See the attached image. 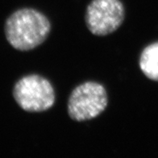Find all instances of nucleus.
Segmentation results:
<instances>
[{
  "instance_id": "obj_3",
  "label": "nucleus",
  "mask_w": 158,
  "mask_h": 158,
  "mask_svg": "<svg viewBox=\"0 0 158 158\" xmlns=\"http://www.w3.org/2000/svg\"><path fill=\"white\" fill-rule=\"evenodd\" d=\"M108 98L101 84L87 81L73 89L68 101V113L73 120H89L103 112L107 106Z\"/></svg>"
},
{
  "instance_id": "obj_5",
  "label": "nucleus",
  "mask_w": 158,
  "mask_h": 158,
  "mask_svg": "<svg viewBox=\"0 0 158 158\" xmlns=\"http://www.w3.org/2000/svg\"><path fill=\"white\" fill-rule=\"evenodd\" d=\"M139 67L146 77L158 81V42L143 50L139 57Z\"/></svg>"
},
{
  "instance_id": "obj_1",
  "label": "nucleus",
  "mask_w": 158,
  "mask_h": 158,
  "mask_svg": "<svg viewBox=\"0 0 158 158\" xmlns=\"http://www.w3.org/2000/svg\"><path fill=\"white\" fill-rule=\"evenodd\" d=\"M5 35L9 44L19 51H29L43 44L51 31L48 18L35 9L18 10L7 18Z\"/></svg>"
},
{
  "instance_id": "obj_2",
  "label": "nucleus",
  "mask_w": 158,
  "mask_h": 158,
  "mask_svg": "<svg viewBox=\"0 0 158 158\" xmlns=\"http://www.w3.org/2000/svg\"><path fill=\"white\" fill-rule=\"evenodd\" d=\"M13 97L21 108L28 112H43L51 108L55 102L52 84L35 74L19 79L13 89Z\"/></svg>"
},
{
  "instance_id": "obj_4",
  "label": "nucleus",
  "mask_w": 158,
  "mask_h": 158,
  "mask_svg": "<svg viewBox=\"0 0 158 158\" xmlns=\"http://www.w3.org/2000/svg\"><path fill=\"white\" fill-rule=\"evenodd\" d=\"M124 16V7L119 0H93L86 9L85 23L92 34L106 35L120 27Z\"/></svg>"
}]
</instances>
